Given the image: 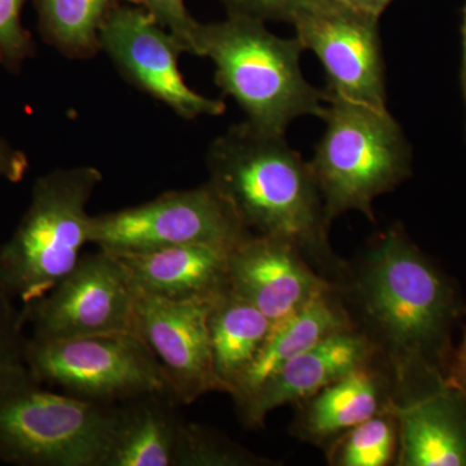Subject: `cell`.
<instances>
[{
	"instance_id": "1",
	"label": "cell",
	"mask_w": 466,
	"mask_h": 466,
	"mask_svg": "<svg viewBox=\"0 0 466 466\" xmlns=\"http://www.w3.org/2000/svg\"><path fill=\"white\" fill-rule=\"evenodd\" d=\"M205 162L208 182L250 232L290 242L314 258H329L330 223L317 177L285 134L241 122L210 143Z\"/></svg>"
},
{
	"instance_id": "2",
	"label": "cell",
	"mask_w": 466,
	"mask_h": 466,
	"mask_svg": "<svg viewBox=\"0 0 466 466\" xmlns=\"http://www.w3.org/2000/svg\"><path fill=\"white\" fill-rule=\"evenodd\" d=\"M359 293L401 377H446L453 352L451 330L461 305L447 276L400 226L382 233L368 253Z\"/></svg>"
},
{
	"instance_id": "3",
	"label": "cell",
	"mask_w": 466,
	"mask_h": 466,
	"mask_svg": "<svg viewBox=\"0 0 466 466\" xmlns=\"http://www.w3.org/2000/svg\"><path fill=\"white\" fill-rule=\"evenodd\" d=\"M305 51L297 36L280 38L263 21L228 15L198 23L192 55L213 61L218 87L238 104L245 121L285 134L294 119H323L328 108L327 92L309 84L300 69Z\"/></svg>"
},
{
	"instance_id": "4",
	"label": "cell",
	"mask_w": 466,
	"mask_h": 466,
	"mask_svg": "<svg viewBox=\"0 0 466 466\" xmlns=\"http://www.w3.org/2000/svg\"><path fill=\"white\" fill-rule=\"evenodd\" d=\"M103 173L94 167L56 168L36 177L29 207L0 247V284L15 302L42 299L82 258L90 244L87 207Z\"/></svg>"
},
{
	"instance_id": "5",
	"label": "cell",
	"mask_w": 466,
	"mask_h": 466,
	"mask_svg": "<svg viewBox=\"0 0 466 466\" xmlns=\"http://www.w3.org/2000/svg\"><path fill=\"white\" fill-rule=\"evenodd\" d=\"M325 130L309 161L328 222L350 210L375 222L373 201L412 175V147L388 108L328 99Z\"/></svg>"
},
{
	"instance_id": "6",
	"label": "cell",
	"mask_w": 466,
	"mask_h": 466,
	"mask_svg": "<svg viewBox=\"0 0 466 466\" xmlns=\"http://www.w3.org/2000/svg\"><path fill=\"white\" fill-rule=\"evenodd\" d=\"M33 375L0 386V462L104 466L119 404L45 390Z\"/></svg>"
},
{
	"instance_id": "7",
	"label": "cell",
	"mask_w": 466,
	"mask_h": 466,
	"mask_svg": "<svg viewBox=\"0 0 466 466\" xmlns=\"http://www.w3.org/2000/svg\"><path fill=\"white\" fill-rule=\"evenodd\" d=\"M26 364L36 381L79 400L119 404L164 395L173 400L157 359L135 332L66 339L30 337Z\"/></svg>"
},
{
	"instance_id": "8",
	"label": "cell",
	"mask_w": 466,
	"mask_h": 466,
	"mask_svg": "<svg viewBox=\"0 0 466 466\" xmlns=\"http://www.w3.org/2000/svg\"><path fill=\"white\" fill-rule=\"evenodd\" d=\"M249 233L232 205L207 182L92 216L90 244L116 256L192 244L231 250Z\"/></svg>"
},
{
	"instance_id": "9",
	"label": "cell",
	"mask_w": 466,
	"mask_h": 466,
	"mask_svg": "<svg viewBox=\"0 0 466 466\" xmlns=\"http://www.w3.org/2000/svg\"><path fill=\"white\" fill-rule=\"evenodd\" d=\"M137 299L121 259L97 248L84 254L50 293L21 306V314L36 339L135 332Z\"/></svg>"
},
{
	"instance_id": "10",
	"label": "cell",
	"mask_w": 466,
	"mask_h": 466,
	"mask_svg": "<svg viewBox=\"0 0 466 466\" xmlns=\"http://www.w3.org/2000/svg\"><path fill=\"white\" fill-rule=\"evenodd\" d=\"M380 17L339 0H312L291 25L323 66L328 99L386 108V66Z\"/></svg>"
},
{
	"instance_id": "11",
	"label": "cell",
	"mask_w": 466,
	"mask_h": 466,
	"mask_svg": "<svg viewBox=\"0 0 466 466\" xmlns=\"http://www.w3.org/2000/svg\"><path fill=\"white\" fill-rule=\"evenodd\" d=\"M100 52L127 84L165 104L183 119L218 116L225 101L193 91L184 81L179 58L186 48L139 5H119L101 26Z\"/></svg>"
},
{
	"instance_id": "12",
	"label": "cell",
	"mask_w": 466,
	"mask_h": 466,
	"mask_svg": "<svg viewBox=\"0 0 466 466\" xmlns=\"http://www.w3.org/2000/svg\"><path fill=\"white\" fill-rule=\"evenodd\" d=\"M217 299L170 300L137 291L134 330L157 359L175 403L220 391L208 324Z\"/></svg>"
},
{
	"instance_id": "13",
	"label": "cell",
	"mask_w": 466,
	"mask_h": 466,
	"mask_svg": "<svg viewBox=\"0 0 466 466\" xmlns=\"http://www.w3.org/2000/svg\"><path fill=\"white\" fill-rule=\"evenodd\" d=\"M228 284L272 324L333 290L332 284L306 263L299 248L258 233H249L229 250Z\"/></svg>"
},
{
	"instance_id": "14",
	"label": "cell",
	"mask_w": 466,
	"mask_h": 466,
	"mask_svg": "<svg viewBox=\"0 0 466 466\" xmlns=\"http://www.w3.org/2000/svg\"><path fill=\"white\" fill-rule=\"evenodd\" d=\"M422 389L389 401L398 426L401 466H466V395L443 375L420 377Z\"/></svg>"
},
{
	"instance_id": "15",
	"label": "cell",
	"mask_w": 466,
	"mask_h": 466,
	"mask_svg": "<svg viewBox=\"0 0 466 466\" xmlns=\"http://www.w3.org/2000/svg\"><path fill=\"white\" fill-rule=\"evenodd\" d=\"M376 351V343L354 327L325 337L279 368L240 410L242 419L249 426L262 425L276 408L309 400L330 383L370 366Z\"/></svg>"
},
{
	"instance_id": "16",
	"label": "cell",
	"mask_w": 466,
	"mask_h": 466,
	"mask_svg": "<svg viewBox=\"0 0 466 466\" xmlns=\"http://www.w3.org/2000/svg\"><path fill=\"white\" fill-rule=\"evenodd\" d=\"M229 249L213 245H177L116 256L135 289L170 300L211 299L229 288Z\"/></svg>"
},
{
	"instance_id": "17",
	"label": "cell",
	"mask_w": 466,
	"mask_h": 466,
	"mask_svg": "<svg viewBox=\"0 0 466 466\" xmlns=\"http://www.w3.org/2000/svg\"><path fill=\"white\" fill-rule=\"evenodd\" d=\"M352 328L348 312L333 290L320 294L299 311L272 324L265 343L231 392L238 410L247 406L260 386L287 361L317 345L325 337Z\"/></svg>"
},
{
	"instance_id": "18",
	"label": "cell",
	"mask_w": 466,
	"mask_h": 466,
	"mask_svg": "<svg viewBox=\"0 0 466 466\" xmlns=\"http://www.w3.org/2000/svg\"><path fill=\"white\" fill-rule=\"evenodd\" d=\"M164 395H144L119 403L112 446L104 466H174L183 420Z\"/></svg>"
},
{
	"instance_id": "19",
	"label": "cell",
	"mask_w": 466,
	"mask_h": 466,
	"mask_svg": "<svg viewBox=\"0 0 466 466\" xmlns=\"http://www.w3.org/2000/svg\"><path fill=\"white\" fill-rule=\"evenodd\" d=\"M208 324L214 373L220 391L231 394L265 343L272 323L228 288L214 300Z\"/></svg>"
},
{
	"instance_id": "20",
	"label": "cell",
	"mask_w": 466,
	"mask_h": 466,
	"mask_svg": "<svg viewBox=\"0 0 466 466\" xmlns=\"http://www.w3.org/2000/svg\"><path fill=\"white\" fill-rule=\"evenodd\" d=\"M379 377L370 366L359 368L303 400L300 431L314 441L346 433L388 407H381Z\"/></svg>"
},
{
	"instance_id": "21",
	"label": "cell",
	"mask_w": 466,
	"mask_h": 466,
	"mask_svg": "<svg viewBox=\"0 0 466 466\" xmlns=\"http://www.w3.org/2000/svg\"><path fill=\"white\" fill-rule=\"evenodd\" d=\"M121 0H36L43 42L70 60H88L100 52L99 34Z\"/></svg>"
},
{
	"instance_id": "22",
	"label": "cell",
	"mask_w": 466,
	"mask_h": 466,
	"mask_svg": "<svg viewBox=\"0 0 466 466\" xmlns=\"http://www.w3.org/2000/svg\"><path fill=\"white\" fill-rule=\"evenodd\" d=\"M269 460L254 455L207 426L182 421L174 466H263Z\"/></svg>"
},
{
	"instance_id": "23",
	"label": "cell",
	"mask_w": 466,
	"mask_h": 466,
	"mask_svg": "<svg viewBox=\"0 0 466 466\" xmlns=\"http://www.w3.org/2000/svg\"><path fill=\"white\" fill-rule=\"evenodd\" d=\"M398 426L390 408L346 431L334 451V464L341 466H383L391 461Z\"/></svg>"
},
{
	"instance_id": "24",
	"label": "cell",
	"mask_w": 466,
	"mask_h": 466,
	"mask_svg": "<svg viewBox=\"0 0 466 466\" xmlns=\"http://www.w3.org/2000/svg\"><path fill=\"white\" fill-rule=\"evenodd\" d=\"M25 327L21 308L0 284V386L32 376L26 364Z\"/></svg>"
},
{
	"instance_id": "25",
	"label": "cell",
	"mask_w": 466,
	"mask_h": 466,
	"mask_svg": "<svg viewBox=\"0 0 466 466\" xmlns=\"http://www.w3.org/2000/svg\"><path fill=\"white\" fill-rule=\"evenodd\" d=\"M25 3L26 0H0V66L12 75H18L36 51L32 34L21 20Z\"/></svg>"
},
{
	"instance_id": "26",
	"label": "cell",
	"mask_w": 466,
	"mask_h": 466,
	"mask_svg": "<svg viewBox=\"0 0 466 466\" xmlns=\"http://www.w3.org/2000/svg\"><path fill=\"white\" fill-rule=\"evenodd\" d=\"M148 12L159 25L164 26L182 43L187 54H193V36L198 21L191 16L186 0H130Z\"/></svg>"
},
{
	"instance_id": "27",
	"label": "cell",
	"mask_w": 466,
	"mask_h": 466,
	"mask_svg": "<svg viewBox=\"0 0 466 466\" xmlns=\"http://www.w3.org/2000/svg\"><path fill=\"white\" fill-rule=\"evenodd\" d=\"M228 15L244 16L254 20L275 21V23L293 24L303 8L312 0H220Z\"/></svg>"
},
{
	"instance_id": "28",
	"label": "cell",
	"mask_w": 466,
	"mask_h": 466,
	"mask_svg": "<svg viewBox=\"0 0 466 466\" xmlns=\"http://www.w3.org/2000/svg\"><path fill=\"white\" fill-rule=\"evenodd\" d=\"M29 168L25 153L0 137V177L9 183H20L25 179Z\"/></svg>"
},
{
	"instance_id": "29",
	"label": "cell",
	"mask_w": 466,
	"mask_h": 466,
	"mask_svg": "<svg viewBox=\"0 0 466 466\" xmlns=\"http://www.w3.org/2000/svg\"><path fill=\"white\" fill-rule=\"evenodd\" d=\"M446 381L466 395V332L459 349L452 352L450 359Z\"/></svg>"
},
{
	"instance_id": "30",
	"label": "cell",
	"mask_w": 466,
	"mask_h": 466,
	"mask_svg": "<svg viewBox=\"0 0 466 466\" xmlns=\"http://www.w3.org/2000/svg\"><path fill=\"white\" fill-rule=\"evenodd\" d=\"M345 5H351V7L360 9V11L367 12V14L373 15V16L381 17L386 8L391 5L394 0H339Z\"/></svg>"
},
{
	"instance_id": "31",
	"label": "cell",
	"mask_w": 466,
	"mask_h": 466,
	"mask_svg": "<svg viewBox=\"0 0 466 466\" xmlns=\"http://www.w3.org/2000/svg\"><path fill=\"white\" fill-rule=\"evenodd\" d=\"M462 63H461V87L464 99L466 100V3L462 9Z\"/></svg>"
},
{
	"instance_id": "32",
	"label": "cell",
	"mask_w": 466,
	"mask_h": 466,
	"mask_svg": "<svg viewBox=\"0 0 466 466\" xmlns=\"http://www.w3.org/2000/svg\"><path fill=\"white\" fill-rule=\"evenodd\" d=\"M465 103H466V100H465Z\"/></svg>"
}]
</instances>
